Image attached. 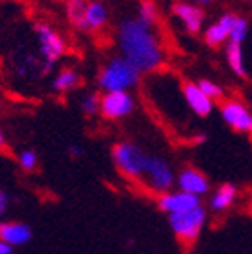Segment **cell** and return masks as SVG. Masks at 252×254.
<instances>
[{"label": "cell", "instance_id": "5b68a950", "mask_svg": "<svg viewBox=\"0 0 252 254\" xmlns=\"http://www.w3.org/2000/svg\"><path fill=\"white\" fill-rule=\"evenodd\" d=\"M34 31H36V36H38V42H40V54L45 60L44 70H49V68L53 67L54 62L63 54L65 44L60 38V34L53 27H49L45 24H38L34 27Z\"/></svg>", "mask_w": 252, "mask_h": 254}, {"label": "cell", "instance_id": "4dcf8cb0", "mask_svg": "<svg viewBox=\"0 0 252 254\" xmlns=\"http://www.w3.org/2000/svg\"><path fill=\"white\" fill-rule=\"evenodd\" d=\"M247 2H252V0H247Z\"/></svg>", "mask_w": 252, "mask_h": 254}, {"label": "cell", "instance_id": "8fae6325", "mask_svg": "<svg viewBox=\"0 0 252 254\" xmlns=\"http://www.w3.org/2000/svg\"><path fill=\"white\" fill-rule=\"evenodd\" d=\"M236 18L238 16L233 15V13H225V15L220 16L211 27H207V31H205V34H204L207 45L216 47V45H220L227 38H231V31H233L234 24H236Z\"/></svg>", "mask_w": 252, "mask_h": 254}, {"label": "cell", "instance_id": "4316f807", "mask_svg": "<svg viewBox=\"0 0 252 254\" xmlns=\"http://www.w3.org/2000/svg\"><path fill=\"white\" fill-rule=\"evenodd\" d=\"M70 152H72L74 155H76V153L79 155V153H81V150H79V148H76V146H72V148H70Z\"/></svg>", "mask_w": 252, "mask_h": 254}, {"label": "cell", "instance_id": "4fadbf2b", "mask_svg": "<svg viewBox=\"0 0 252 254\" xmlns=\"http://www.w3.org/2000/svg\"><path fill=\"white\" fill-rule=\"evenodd\" d=\"M177 182H179L180 191H186V193H191V195L196 196H202L209 190L207 179L196 170H184L179 175Z\"/></svg>", "mask_w": 252, "mask_h": 254}, {"label": "cell", "instance_id": "e0dca14e", "mask_svg": "<svg viewBox=\"0 0 252 254\" xmlns=\"http://www.w3.org/2000/svg\"><path fill=\"white\" fill-rule=\"evenodd\" d=\"M227 62L233 68V72H236L238 76H245V65H243V51L240 42H233L229 40L227 45Z\"/></svg>", "mask_w": 252, "mask_h": 254}, {"label": "cell", "instance_id": "1f68e13d", "mask_svg": "<svg viewBox=\"0 0 252 254\" xmlns=\"http://www.w3.org/2000/svg\"><path fill=\"white\" fill-rule=\"evenodd\" d=\"M251 132H252V128H251Z\"/></svg>", "mask_w": 252, "mask_h": 254}, {"label": "cell", "instance_id": "cb8c5ba5", "mask_svg": "<svg viewBox=\"0 0 252 254\" xmlns=\"http://www.w3.org/2000/svg\"><path fill=\"white\" fill-rule=\"evenodd\" d=\"M198 87L202 88V90H204V92L207 94L211 99L220 98V96L223 94L222 87H220V85H216V83H213V81H209V79H200Z\"/></svg>", "mask_w": 252, "mask_h": 254}, {"label": "cell", "instance_id": "ac0fdd59", "mask_svg": "<svg viewBox=\"0 0 252 254\" xmlns=\"http://www.w3.org/2000/svg\"><path fill=\"white\" fill-rule=\"evenodd\" d=\"M79 81V76L74 70H63L56 76V79L53 81L54 90L58 92H67V90H72Z\"/></svg>", "mask_w": 252, "mask_h": 254}, {"label": "cell", "instance_id": "7402d4cb", "mask_svg": "<svg viewBox=\"0 0 252 254\" xmlns=\"http://www.w3.org/2000/svg\"><path fill=\"white\" fill-rule=\"evenodd\" d=\"M81 108H83V112L85 114L92 116V114H96L97 110H101V99L97 98V96H94V94H88V96L83 98Z\"/></svg>", "mask_w": 252, "mask_h": 254}, {"label": "cell", "instance_id": "d4e9b609", "mask_svg": "<svg viewBox=\"0 0 252 254\" xmlns=\"http://www.w3.org/2000/svg\"><path fill=\"white\" fill-rule=\"evenodd\" d=\"M7 204H9V196H7L5 191H2V193H0V213H2V215H4L5 209H7Z\"/></svg>", "mask_w": 252, "mask_h": 254}, {"label": "cell", "instance_id": "83f0119b", "mask_svg": "<svg viewBox=\"0 0 252 254\" xmlns=\"http://www.w3.org/2000/svg\"><path fill=\"white\" fill-rule=\"evenodd\" d=\"M193 2H196V4H209L211 0H193Z\"/></svg>", "mask_w": 252, "mask_h": 254}, {"label": "cell", "instance_id": "ba28073f", "mask_svg": "<svg viewBox=\"0 0 252 254\" xmlns=\"http://www.w3.org/2000/svg\"><path fill=\"white\" fill-rule=\"evenodd\" d=\"M159 207L168 215L173 213H186V211L200 207V196L179 191V193H166L159 198Z\"/></svg>", "mask_w": 252, "mask_h": 254}, {"label": "cell", "instance_id": "9c48e42d", "mask_svg": "<svg viewBox=\"0 0 252 254\" xmlns=\"http://www.w3.org/2000/svg\"><path fill=\"white\" fill-rule=\"evenodd\" d=\"M222 118L229 127L240 132H249L252 128V116L249 110L238 101H227L222 107Z\"/></svg>", "mask_w": 252, "mask_h": 254}, {"label": "cell", "instance_id": "30bf717a", "mask_svg": "<svg viewBox=\"0 0 252 254\" xmlns=\"http://www.w3.org/2000/svg\"><path fill=\"white\" fill-rule=\"evenodd\" d=\"M184 98L188 101L189 108L196 116L205 118L213 112V99L198 87V83H186L184 85Z\"/></svg>", "mask_w": 252, "mask_h": 254}, {"label": "cell", "instance_id": "6da1fadb", "mask_svg": "<svg viewBox=\"0 0 252 254\" xmlns=\"http://www.w3.org/2000/svg\"><path fill=\"white\" fill-rule=\"evenodd\" d=\"M119 49L123 56L130 62L139 72L153 70L162 64V47L153 25L144 24L139 18H126L117 31Z\"/></svg>", "mask_w": 252, "mask_h": 254}, {"label": "cell", "instance_id": "603a6c76", "mask_svg": "<svg viewBox=\"0 0 252 254\" xmlns=\"http://www.w3.org/2000/svg\"><path fill=\"white\" fill-rule=\"evenodd\" d=\"M18 162L20 166L24 168V170L31 171L36 168V162H38V155L33 152V150H25V152H22L18 155Z\"/></svg>", "mask_w": 252, "mask_h": 254}, {"label": "cell", "instance_id": "44dd1931", "mask_svg": "<svg viewBox=\"0 0 252 254\" xmlns=\"http://www.w3.org/2000/svg\"><path fill=\"white\" fill-rule=\"evenodd\" d=\"M247 20L242 18V16H238L236 18V24H234L233 31H231V38L233 42H240L242 44L243 40H245V36H247Z\"/></svg>", "mask_w": 252, "mask_h": 254}, {"label": "cell", "instance_id": "3957f363", "mask_svg": "<svg viewBox=\"0 0 252 254\" xmlns=\"http://www.w3.org/2000/svg\"><path fill=\"white\" fill-rule=\"evenodd\" d=\"M112 159L126 177L139 179V177H144L150 155L142 152L133 142H119L112 150Z\"/></svg>", "mask_w": 252, "mask_h": 254}, {"label": "cell", "instance_id": "9a60e30c", "mask_svg": "<svg viewBox=\"0 0 252 254\" xmlns=\"http://www.w3.org/2000/svg\"><path fill=\"white\" fill-rule=\"evenodd\" d=\"M108 13L107 7L101 4V2H90L87 5V13H85V22L79 25L78 29L81 31H92V29H99L103 25L107 24Z\"/></svg>", "mask_w": 252, "mask_h": 254}, {"label": "cell", "instance_id": "8992f818", "mask_svg": "<svg viewBox=\"0 0 252 254\" xmlns=\"http://www.w3.org/2000/svg\"><path fill=\"white\" fill-rule=\"evenodd\" d=\"M144 179L153 190L159 191V193H164V195L175 184V173L171 170V166L162 157L157 155H150V159H148Z\"/></svg>", "mask_w": 252, "mask_h": 254}, {"label": "cell", "instance_id": "f546056e", "mask_svg": "<svg viewBox=\"0 0 252 254\" xmlns=\"http://www.w3.org/2000/svg\"><path fill=\"white\" fill-rule=\"evenodd\" d=\"M90 2H101V0H90Z\"/></svg>", "mask_w": 252, "mask_h": 254}, {"label": "cell", "instance_id": "d6986e66", "mask_svg": "<svg viewBox=\"0 0 252 254\" xmlns=\"http://www.w3.org/2000/svg\"><path fill=\"white\" fill-rule=\"evenodd\" d=\"M87 5L83 0H79V2H70L67 7L68 11V20L72 22L76 27H79V25L85 22V13H87Z\"/></svg>", "mask_w": 252, "mask_h": 254}, {"label": "cell", "instance_id": "ffe728a7", "mask_svg": "<svg viewBox=\"0 0 252 254\" xmlns=\"http://www.w3.org/2000/svg\"><path fill=\"white\" fill-rule=\"evenodd\" d=\"M139 20H142L144 24H150L153 25L155 24V18H157V9L153 2L151 0H142L141 5H139Z\"/></svg>", "mask_w": 252, "mask_h": 254}, {"label": "cell", "instance_id": "277c9868", "mask_svg": "<svg viewBox=\"0 0 252 254\" xmlns=\"http://www.w3.org/2000/svg\"><path fill=\"white\" fill-rule=\"evenodd\" d=\"M205 218H207V213L204 207H196V209L186 211V213H173L168 220H170V227L177 235V238L182 242H194L204 227Z\"/></svg>", "mask_w": 252, "mask_h": 254}, {"label": "cell", "instance_id": "f1b7e54d", "mask_svg": "<svg viewBox=\"0 0 252 254\" xmlns=\"http://www.w3.org/2000/svg\"><path fill=\"white\" fill-rule=\"evenodd\" d=\"M70 2H79V0H68V4H70Z\"/></svg>", "mask_w": 252, "mask_h": 254}, {"label": "cell", "instance_id": "5bb4252c", "mask_svg": "<svg viewBox=\"0 0 252 254\" xmlns=\"http://www.w3.org/2000/svg\"><path fill=\"white\" fill-rule=\"evenodd\" d=\"M175 15L179 16L182 22H184L186 29L189 33H198L202 24H204V13L200 7L191 4H177L173 7Z\"/></svg>", "mask_w": 252, "mask_h": 254}, {"label": "cell", "instance_id": "7a4b0ae2", "mask_svg": "<svg viewBox=\"0 0 252 254\" xmlns=\"http://www.w3.org/2000/svg\"><path fill=\"white\" fill-rule=\"evenodd\" d=\"M139 76L141 72L125 56H116L103 67L99 78H97V85L105 90V94L126 92L128 88L139 83Z\"/></svg>", "mask_w": 252, "mask_h": 254}, {"label": "cell", "instance_id": "52a82bcc", "mask_svg": "<svg viewBox=\"0 0 252 254\" xmlns=\"http://www.w3.org/2000/svg\"><path fill=\"white\" fill-rule=\"evenodd\" d=\"M133 110V98L128 92H107L101 98V114L108 119H121Z\"/></svg>", "mask_w": 252, "mask_h": 254}, {"label": "cell", "instance_id": "7c38bea8", "mask_svg": "<svg viewBox=\"0 0 252 254\" xmlns=\"http://www.w3.org/2000/svg\"><path fill=\"white\" fill-rule=\"evenodd\" d=\"M0 238H2V242L13 245V247H20V245L31 242L33 229L22 222H4L0 225Z\"/></svg>", "mask_w": 252, "mask_h": 254}, {"label": "cell", "instance_id": "2e32d148", "mask_svg": "<svg viewBox=\"0 0 252 254\" xmlns=\"http://www.w3.org/2000/svg\"><path fill=\"white\" fill-rule=\"evenodd\" d=\"M236 200V188L233 184H223L216 190V193L211 198V209L223 211Z\"/></svg>", "mask_w": 252, "mask_h": 254}, {"label": "cell", "instance_id": "484cf974", "mask_svg": "<svg viewBox=\"0 0 252 254\" xmlns=\"http://www.w3.org/2000/svg\"><path fill=\"white\" fill-rule=\"evenodd\" d=\"M0 254H15L13 245L5 244V242H0Z\"/></svg>", "mask_w": 252, "mask_h": 254}]
</instances>
